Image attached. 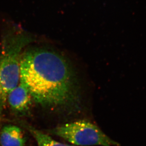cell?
<instances>
[{"label": "cell", "instance_id": "6da1fadb", "mask_svg": "<svg viewBox=\"0 0 146 146\" xmlns=\"http://www.w3.org/2000/svg\"><path fill=\"white\" fill-rule=\"evenodd\" d=\"M20 82L34 100L43 106L63 105L75 95L73 67L64 56L49 50L31 49L21 54Z\"/></svg>", "mask_w": 146, "mask_h": 146}, {"label": "cell", "instance_id": "7a4b0ae2", "mask_svg": "<svg viewBox=\"0 0 146 146\" xmlns=\"http://www.w3.org/2000/svg\"><path fill=\"white\" fill-rule=\"evenodd\" d=\"M31 41L22 31L9 32L1 42L0 50V113L5 108L10 93L20 81V61L22 50Z\"/></svg>", "mask_w": 146, "mask_h": 146}, {"label": "cell", "instance_id": "3957f363", "mask_svg": "<svg viewBox=\"0 0 146 146\" xmlns=\"http://www.w3.org/2000/svg\"><path fill=\"white\" fill-rule=\"evenodd\" d=\"M52 133L70 143L80 146H118L92 123L80 121L68 123L52 130Z\"/></svg>", "mask_w": 146, "mask_h": 146}, {"label": "cell", "instance_id": "277c9868", "mask_svg": "<svg viewBox=\"0 0 146 146\" xmlns=\"http://www.w3.org/2000/svg\"><path fill=\"white\" fill-rule=\"evenodd\" d=\"M32 98L26 86L19 81L17 87L9 95L7 102L14 111L24 112L29 108Z\"/></svg>", "mask_w": 146, "mask_h": 146}, {"label": "cell", "instance_id": "5b68a950", "mask_svg": "<svg viewBox=\"0 0 146 146\" xmlns=\"http://www.w3.org/2000/svg\"><path fill=\"white\" fill-rule=\"evenodd\" d=\"M26 139L21 128L8 125L3 127L0 132L1 146H25Z\"/></svg>", "mask_w": 146, "mask_h": 146}, {"label": "cell", "instance_id": "8992f818", "mask_svg": "<svg viewBox=\"0 0 146 146\" xmlns=\"http://www.w3.org/2000/svg\"><path fill=\"white\" fill-rule=\"evenodd\" d=\"M29 130L36 141L38 146H70L57 142L46 134L33 128H29Z\"/></svg>", "mask_w": 146, "mask_h": 146}]
</instances>
